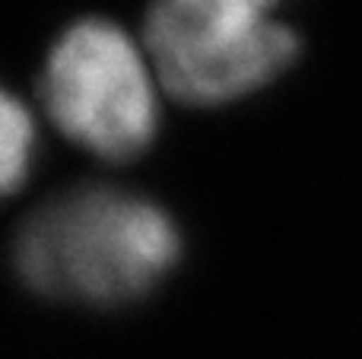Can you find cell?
<instances>
[{
    "instance_id": "obj_1",
    "label": "cell",
    "mask_w": 362,
    "mask_h": 359,
    "mask_svg": "<svg viewBox=\"0 0 362 359\" xmlns=\"http://www.w3.org/2000/svg\"><path fill=\"white\" fill-rule=\"evenodd\" d=\"M181 258L172 213L121 184H74L42 201L10 242L19 283L42 299L118 309L150 296Z\"/></svg>"
},
{
    "instance_id": "obj_2",
    "label": "cell",
    "mask_w": 362,
    "mask_h": 359,
    "mask_svg": "<svg viewBox=\"0 0 362 359\" xmlns=\"http://www.w3.org/2000/svg\"><path fill=\"white\" fill-rule=\"evenodd\" d=\"M159 80L144 45L102 16L70 23L45 54L38 99L48 121L102 163H131L159 131Z\"/></svg>"
},
{
    "instance_id": "obj_3",
    "label": "cell",
    "mask_w": 362,
    "mask_h": 359,
    "mask_svg": "<svg viewBox=\"0 0 362 359\" xmlns=\"http://www.w3.org/2000/svg\"><path fill=\"white\" fill-rule=\"evenodd\" d=\"M283 0H156L144 48L159 86L187 105H226L274 83L299 57Z\"/></svg>"
},
{
    "instance_id": "obj_4",
    "label": "cell",
    "mask_w": 362,
    "mask_h": 359,
    "mask_svg": "<svg viewBox=\"0 0 362 359\" xmlns=\"http://www.w3.org/2000/svg\"><path fill=\"white\" fill-rule=\"evenodd\" d=\"M38 150L32 108L0 83V201L25 184Z\"/></svg>"
}]
</instances>
